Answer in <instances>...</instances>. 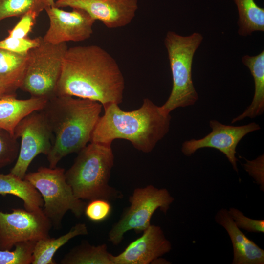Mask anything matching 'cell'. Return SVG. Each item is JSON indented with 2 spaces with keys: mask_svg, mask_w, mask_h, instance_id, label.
Masks as SVG:
<instances>
[{
  "mask_svg": "<svg viewBox=\"0 0 264 264\" xmlns=\"http://www.w3.org/2000/svg\"><path fill=\"white\" fill-rule=\"evenodd\" d=\"M125 80L115 59L97 45L67 48L56 96L98 102L104 107L122 102Z\"/></svg>",
  "mask_w": 264,
  "mask_h": 264,
  "instance_id": "6da1fadb",
  "label": "cell"
},
{
  "mask_svg": "<svg viewBox=\"0 0 264 264\" xmlns=\"http://www.w3.org/2000/svg\"><path fill=\"white\" fill-rule=\"evenodd\" d=\"M117 104L104 106L90 142L111 145L116 139L129 141L137 150L148 153L169 131L171 116L148 98L132 111H124Z\"/></svg>",
  "mask_w": 264,
  "mask_h": 264,
  "instance_id": "7a4b0ae2",
  "label": "cell"
},
{
  "mask_svg": "<svg viewBox=\"0 0 264 264\" xmlns=\"http://www.w3.org/2000/svg\"><path fill=\"white\" fill-rule=\"evenodd\" d=\"M102 107L98 102L70 96H55L47 100L41 110L54 136L46 155L49 167H56L63 157L79 153L90 142Z\"/></svg>",
  "mask_w": 264,
  "mask_h": 264,
  "instance_id": "3957f363",
  "label": "cell"
},
{
  "mask_svg": "<svg viewBox=\"0 0 264 264\" xmlns=\"http://www.w3.org/2000/svg\"><path fill=\"white\" fill-rule=\"evenodd\" d=\"M113 164L111 145L90 142L65 172L66 181L75 196L82 200L120 199L121 192L109 184Z\"/></svg>",
  "mask_w": 264,
  "mask_h": 264,
  "instance_id": "277c9868",
  "label": "cell"
},
{
  "mask_svg": "<svg viewBox=\"0 0 264 264\" xmlns=\"http://www.w3.org/2000/svg\"><path fill=\"white\" fill-rule=\"evenodd\" d=\"M203 37L195 32L184 36L168 31L164 39L173 79L172 89L166 102L160 106L165 114L178 108L194 105L198 99L192 80L194 54Z\"/></svg>",
  "mask_w": 264,
  "mask_h": 264,
  "instance_id": "5b68a950",
  "label": "cell"
},
{
  "mask_svg": "<svg viewBox=\"0 0 264 264\" xmlns=\"http://www.w3.org/2000/svg\"><path fill=\"white\" fill-rule=\"evenodd\" d=\"M24 179L42 196L43 212L52 225L59 227L68 211L77 217L84 212L86 203L75 196L66 181L63 168L41 167L36 172L26 174Z\"/></svg>",
  "mask_w": 264,
  "mask_h": 264,
  "instance_id": "8992f818",
  "label": "cell"
},
{
  "mask_svg": "<svg viewBox=\"0 0 264 264\" xmlns=\"http://www.w3.org/2000/svg\"><path fill=\"white\" fill-rule=\"evenodd\" d=\"M66 43L52 44L43 40L27 53L28 61L20 89L31 97L49 99L56 96Z\"/></svg>",
  "mask_w": 264,
  "mask_h": 264,
  "instance_id": "52a82bcc",
  "label": "cell"
},
{
  "mask_svg": "<svg viewBox=\"0 0 264 264\" xmlns=\"http://www.w3.org/2000/svg\"><path fill=\"white\" fill-rule=\"evenodd\" d=\"M174 200L166 188L152 185L135 188L129 198L130 205L111 227L108 240L114 245L121 243L124 234L131 230L139 233L150 225L154 212L159 209L166 214Z\"/></svg>",
  "mask_w": 264,
  "mask_h": 264,
  "instance_id": "ba28073f",
  "label": "cell"
},
{
  "mask_svg": "<svg viewBox=\"0 0 264 264\" xmlns=\"http://www.w3.org/2000/svg\"><path fill=\"white\" fill-rule=\"evenodd\" d=\"M14 135L21 138L19 152L16 163L10 173L23 179L27 169L34 158L40 154L47 155L53 141L52 131L41 110L26 116L17 125Z\"/></svg>",
  "mask_w": 264,
  "mask_h": 264,
  "instance_id": "9c48e42d",
  "label": "cell"
},
{
  "mask_svg": "<svg viewBox=\"0 0 264 264\" xmlns=\"http://www.w3.org/2000/svg\"><path fill=\"white\" fill-rule=\"evenodd\" d=\"M52 226L42 208L35 211L12 209L11 213L0 211V249L11 250L20 242L50 237Z\"/></svg>",
  "mask_w": 264,
  "mask_h": 264,
  "instance_id": "30bf717a",
  "label": "cell"
},
{
  "mask_svg": "<svg viewBox=\"0 0 264 264\" xmlns=\"http://www.w3.org/2000/svg\"><path fill=\"white\" fill-rule=\"evenodd\" d=\"M209 126L212 131L204 137L199 139H192L183 142L181 147L182 153L190 156L200 149H216L226 156L234 170L238 172L236 147L246 135L260 129V126L252 122L236 126L225 125L216 120H210Z\"/></svg>",
  "mask_w": 264,
  "mask_h": 264,
  "instance_id": "8fae6325",
  "label": "cell"
},
{
  "mask_svg": "<svg viewBox=\"0 0 264 264\" xmlns=\"http://www.w3.org/2000/svg\"><path fill=\"white\" fill-rule=\"evenodd\" d=\"M44 10L49 20V28L42 37L45 42L52 44L82 42L93 33L95 20L82 9L66 11L53 6Z\"/></svg>",
  "mask_w": 264,
  "mask_h": 264,
  "instance_id": "7c38bea8",
  "label": "cell"
},
{
  "mask_svg": "<svg viewBox=\"0 0 264 264\" xmlns=\"http://www.w3.org/2000/svg\"><path fill=\"white\" fill-rule=\"evenodd\" d=\"M55 6L82 9L110 29L130 23L138 8L137 0H57Z\"/></svg>",
  "mask_w": 264,
  "mask_h": 264,
  "instance_id": "4fadbf2b",
  "label": "cell"
},
{
  "mask_svg": "<svg viewBox=\"0 0 264 264\" xmlns=\"http://www.w3.org/2000/svg\"><path fill=\"white\" fill-rule=\"evenodd\" d=\"M171 249V243L161 228L151 224L123 251L116 256L113 255L112 261L113 264H149Z\"/></svg>",
  "mask_w": 264,
  "mask_h": 264,
  "instance_id": "5bb4252c",
  "label": "cell"
},
{
  "mask_svg": "<svg viewBox=\"0 0 264 264\" xmlns=\"http://www.w3.org/2000/svg\"><path fill=\"white\" fill-rule=\"evenodd\" d=\"M217 223L228 233L233 248V264H264V250L248 239L236 226L228 210L222 208L215 216Z\"/></svg>",
  "mask_w": 264,
  "mask_h": 264,
  "instance_id": "9a60e30c",
  "label": "cell"
},
{
  "mask_svg": "<svg viewBox=\"0 0 264 264\" xmlns=\"http://www.w3.org/2000/svg\"><path fill=\"white\" fill-rule=\"evenodd\" d=\"M47 100L35 97L19 99L15 95L0 98V128L14 135L15 129L20 121L32 112L41 110Z\"/></svg>",
  "mask_w": 264,
  "mask_h": 264,
  "instance_id": "2e32d148",
  "label": "cell"
},
{
  "mask_svg": "<svg viewBox=\"0 0 264 264\" xmlns=\"http://www.w3.org/2000/svg\"><path fill=\"white\" fill-rule=\"evenodd\" d=\"M242 61L253 76L254 94L250 105L242 113L233 118L231 123L246 118H255L264 111V51L256 56L245 55L242 57Z\"/></svg>",
  "mask_w": 264,
  "mask_h": 264,
  "instance_id": "e0dca14e",
  "label": "cell"
},
{
  "mask_svg": "<svg viewBox=\"0 0 264 264\" xmlns=\"http://www.w3.org/2000/svg\"><path fill=\"white\" fill-rule=\"evenodd\" d=\"M27 54H19L0 48V88L16 95L25 74Z\"/></svg>",
  "mask_w": 264,
  "mask_h": 264,
  "instance_id": "ac0fdd59",
  "label": "cell"
},
{
  "mask_svg": "<svg viewBox=\"0 0 264 264\" xmlns=\"http://www.w3.org/2000/svg\"><path fill=\"white\" fill-rule=\"evenodd\" d=\"M7 194L22 200L24 207L28 211L37 210L43 207L42 196L29 182L10 173H0V195Z\"/></svg>",
  "mask_w": 264,
  "mask_h": 264,
  "instance_id": "d6986e66",
  "label": "cell"
},
{
  "mask_svg": "<svg viewBox=\"0 0 264 264\" xmlns=\"http://www.w3.org/2000/svg\"><path fill=\"white\" fill-rule=\"evenodd\" d=\"M88 234L86 224L79 223L73 226L67 233L58 238L48 237L39 240L35 245L32 264H56L53 257L61 247L75 237Z\"/></svg>",
  "mask_w": 264,
  "mask_h": 264,
  "instance_id": "ffe728a7",
  "label": "cell"
},
{
  "mask_svg": "<svg viewBox=\"0 0 264 264\" xmlns=\"http://www.w3.org/2000/svg\"><path fill=\"white\" fill-rule=\"evenodd\" d=\"M238 12V33L242 36L264 31V9L254 0H233Z\"/></svg>",
  "mask_w": 264,
  "mask_h": 264,
  "instance_id": "44dd1931",
  "label": "cell"
},
{
  "mask_svg": "<svg viewBox=\"0 0 264 264\" xmlns=\"http://www.w3.org/2000/svg\"><path fill=\"white\" fill-rule=\"evenodd\" d=\"M113 255L106 244L98 246L84 243L73 248L60 261L63 264H113Z\"/></svg>",
  "mask_w": 264,
  "mask_h": 264,
  "instance_id": "7402d4cb",
  "label": "cell"
},
{
  "mask_svg": "<svg viewBox=\"0 0 264 264\" xmlns=\"http://www.w3.org/2000/svg\"><path fill=\"white\" fill-rule=\"evenodd\" d=\"M44 8L42 0H0V22L13 17L21 18L31 11L39 14Z\"/></svg>",
  "mask_w": 264,
  "mask_h": 264,
  "instance_id": "603a6c76",
  "label": "cell"
},
{
  "mask_svg": "<svg viewBox=\"0 0 264 264\" xmlns=\"http://www.w3.org/2000/svg\"><path fill=\"white\" fill-rule=\"evenodd\" d=\"M36 242H20L15 244V249L13 251L0 249V264H32Z\"/></svg>",
  "mask_w": 264,
  "mask_h": 264,
  "instance_id": "cb8c5ba5",
  "label": "cell"
},
{
  "mask_svg": "<svg viewBox=\"0 0 264 264\" xmlns=\"http://www.w3.org/2000/svg\"><path fill=\"white\" fill-rule=\"evenodd\" d=\"M19 148L17 138L0 128V170L17 159Z\"/></svg>",
  "mask_w": 264,
  "mask_h": 264,
  "instance_id": "d4e9b609",
  "label": "cell"
},
{
  "mask_svg": "<svg viewBox=\"0 0 264 264\" xmlns=\"http://www.w3.org/2000/svg\"><path fill=\"white\" fill-rule=\"evenodd\" d=\"M41 37L34 39L29 38H16L7 36L0 40V48L19 54H27L33 47L37 46Z\"/></svg>",
  "mask_w": 264,
  "mask_h": 264,
  "instance_id": "484cf974",
  "label": "cell"
},
{
  "mask_svg": "<svg viewBox=\"0 0 264 264\" xmlns=\"http://www.w3.org/2000/svg\"><path fill=\"white\" fill-rule=\"evenodd\" d=\"M111 212V206L108 200L95 199L86 205L84 212L87 218L94 222L105 220Z\"/></svg>",
  "mask_w": 264,
  "mask_h": 264,
  "instance_id": "4316f807",
  "label": "cell"
},
{
  "mask_svg": "<svg viewBox=\"0 0 264 264\" xmlns=\"http://www.w3.org/2000/svg\"><path fill=\"white\" fill-rule=\"evenodd\" d=\"M228 211L239 229H243L250 232H264V220L249 218L239 210L233 207L230 208Z\"/></svg>",
  "mask_w": 264,
  "mask_h": 264,
  "instance_id": "83f0119b",
  "label": "cell"
},
{
  "mask_svg": "<svg viewBox=\"0 0 264 264\" xmlns=\"http://www.w3.org/2000/svg\"><path fill=\"white\" fill-rule=\"evenodd\" d=\"M39 14L33 11L29 12L20 18L17 24L8 30V36L11 37L25 38L32 30Z\"/></svg>",
  "mask_w": 264,
  "mask_h": 264,
  "instance_id": "f1b7e54d",
  "label": "cell"
},
{
  "mask_svg": "<svg viewBox=\"0 0 264 264\" xmlns=\"http://www.w3.org/2000/svg\"><path fill=\"white\" fill-rule=\"evenodd\" d=\"M42 1L45 5V8L55 6L54 0H42Z\"/></svg>",
  "mask_w": 264,
  "mask_h": 264,
  "instance_id": "f546056e",
  "label": "cell"
},
{
  "mask_svg": "<svg viewBox=\"0 0 264 264\" xmlns=\"http://www.w3.org/2000/svg\"><path fill=\"white\" fill-rule=\"evenodd\" d=\"M11 95H13V94H10L8 93L4 89H3V88H0V98H1L2 97H4L6 96Z\"/></svg>",
  "mask_w": 264,
  "mask_h": 264,
  "instance_id": "4dcf8cb0",
  "label": "cell"
}]
</instances>
